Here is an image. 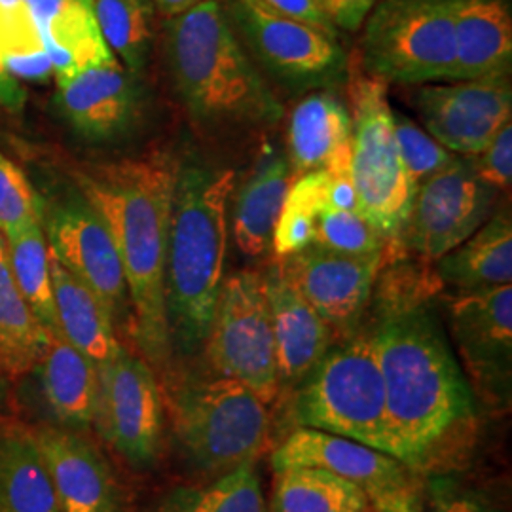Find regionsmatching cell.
Masks as SVG:
<instances>
[{
	"label": "cell",
	"instance_id": "cell-49",
	"mask_svg": "<svg viewBox=\"0 0 512 512\" xmlns=\"http://www.w3.org/2000/svg\"><path fill=\"white\" fill-rule=\"evenodd\" d=\"M368 512H376V511H374V509H372V507H370V509H368Z\"/></svg>",
	"mask_w": 512,
	"mask_h": 512
},
{
	"label": "cell",
	"instance_id": "cell-42",
	"mask_svg": "<svg viewBox=\"0 0 512 512\" xmlns=\"http://www.w3.org/2000/svg\"><path fill=\"white\" fill-rule=\"evenodd\" d=\"M329 177L327 202H329L330 209L359 213V198H357V190H355L353 177H351V169L329 171Z\"/></svg>",
	"mask_w": 512,
	"mask_h": 512
},
{
	"label": "cell",
	"instance_id": "cell-5",
	"mask_svg": "<svg viewBox=\"0 0 512 512\" xmlns=\"http://www.w3.org/2000/svg\"><path fill=\"white\" fill-rule=\"evenodd\" d=\"M164 404L175 437L203 475L255 463L270 439V412L238 380L213 374H165Z\"/></svg>",
	"mask_w": 512,
	"mask_h": 512
},
{
	"label": "cell",
	"instance_id": "cell-17",
	"mask_svg": "<svg viewBox=\"0 0 512 512\" xmlns=\"http://www.w3.org/2000/svg\"><path fill=\"white\" fill-rule=\"evenodd\" d=\"M54 99L61 118L93 143L126 137L141 116L139 82L116 57L57 80Z\"/></svg>",
	"mask_w": 512,
	"mask_h": 512
},
{
	"label": "cell",
	"instance_id": "cell-48",
	"mask_svg": "<svg viewBox=\"0 0 512 512\" xmlns=\"http://www.w3.org/2000/svg\"><path fill=\"white\" fill-rule=\"evenodd\" d=\"M33 2H35V0H25V4H27V6H29V4H33Z\"/></svg>",
	"mask_w": 512,
	"mask_h": 512
},
{
	"label": "cell",
	"instance_id": "cell-46",
	"mask_svg": "<svg viewBox=\"0 0 512 512\" xmlns=\"http://www.w3.org/2000/svg\"><path fill=\"white\" fill-rule=\"evenodd\" d=\"M0 6H2L6 12H19V10L27 8L25 0H0Z\"/></svg>",
	"mask_w": 512,
	"mask_h": 512
},
{
	"label": "cell",
	"instance_id": "cell-12",
	"mask_svg": "<svg viewBox=\"0 0 512 512\" xmlns=\"http://www.w3.org/2000/svg\"><path fill=\"white\" fill-rule=\"evenodd\" d=\"M99 376V414L95 429L133 469H152L164 446L165 404L154 368L131 351H122Z\"/></svg>",
	"mask_w": 512,
	"mask_h": 512
},
{
	"label": "cell",
	"instance_id": "cell-27",
	"mask_svg": "<svg viewBox=\"0 0 512 512\" xmlns=\"http://www.w3.org/2000/svg\"><path fill=\"white\" fill-rule=\"evenodd\" d=\"M50 266L55 317L61 336L88 357L95 368L107 365L124 348L109 313L99 298L52 253Z\"/></svg>",
	"mask_w": 512,
	"mask_h": 512
},
{
	"label": "cell",
	"instance_id": "cell-10",
	"mask_svg": "<svg viewBox=\"0 0 512 512\" xmlns=\"http://www.w3.org/2000/svg\"><path fill=\"white\" fill-rule=\"evenodd\" d=\"M222 6L251 59L281 86L300 93L348 82V54L338 37L277 16L255 0H226Z\"/></svg>",
	"mask_w": 512,
	"mask_h": 512
},
{
	"label": "cell",
	"instance_id": "cell-2",
	"mask_svg": "<svg viewBox=\"0 0 512 512\" xmlns=\"http://www.w3.org/2000/svg\"><path fill=\"white\" fill-rule=\"evenodd\" d=\"M177 167L164 152H150L84 165L74 175L122 258L137 348L148 365L164 374L173 357L165 311V255Z\"/></svg>",
	"mask_w": 512,
	"mask_h": 512
},
{
	"label": "cell",
	"instance_id": "cell-20",
	"mask_svg": "<svg viewBox=\"0 0 512 512\" xmlns=\"http://www.w3.org/2000/svg\"><path fill=\"white\" fill-rule=\"evenodd\" d=\"M266 300L274 332L275 361L281 403L302 384L327 355L336 334L304 296L281 275L275 260L264 272Z\"/></svg>",
	"mask_w": 512,
	"mask_h": 512
},
{
	"label": "cell",
	"instance_id": "cell-35",
	"mask_svg": "<svg viewBox=\"0 0 512 512\" xmlns=\"http://www.w3.org/2000/svg\"><path fill=\"white\" fill-rule=\"evenodd\" d=\"M313 243L330 251L346 255H384L387 249L382 232L361 215L353 211H338L327 207L315 219Z\"/></svg>",
	"mask_w": 512,
	"mask_h": 512
},
{
	"label": "cell",
	"instance_id": "cell-3",
	"mask_svg": "<svg viewBox=\"0 0 512 512\" xmlns=\"http://www.w3.org/2000/svg\"><path fill=\"white\" fill-rule=\"evenodd\" d=\"M234 169L177 167L165 255V311L171 348L194 355L213 323L230 236Z\"/></svg>",
	"mask_w": 512,
	"mask_h": 512
},
{
	"label": "cell",
	"instance_id": "cell-32",
	"mask_svg": "<svg viewBox=\"0 0 512 512\" xmlns=\"http://www.w3.org/2000/svg\"><path fill=\"white\" fill-rule=\"evenodd\" d=\"M8 256L19 291L48 334H61L55 317L50 247L42 217L8 236Z\"/></svg>",
	"mask_w": 512,
	"mask_h": 512
},
{
	"label": "cell",
	"instance_id": "cell-11",
	"mask_svg": "<svg viewBox=\"0 0 512 512\" xmlns=\"http://www.w3.org/2000/svg\"><path fill=\"white\" fill-rule=\"evenodd\" d=\"M497 194L476 175L467 156H458L416 188L399 241L401 251L437 262L492 217Z\"/></svg>",
	"mask_w": 512,
	"mask_h": 512
},
{
	"label": "cell",
	"instance_id": "cell-37",
	"mask_svg": "<svg viewBox=\"0 0 512 512\" xmlns=\"http://www.w3.org/2000/svg\"><path fill=\"white\" fill-rule=\"evenodd\" d=\"M42 213L44 203L23 171L0 152V234L8 238Z\"/></svg>",
	"mask_w": 512,
	"mask_h": 512
},
{
	"label": "cell",
	"instance_id": "cell-36",
	"mask_svg": "<svg viewBox=\"0 0 512 512\" xmlns=\"http://www.w3.org/2000/svg\"><path fill=\"white\" fill-rule=\"evenodd\" d=\"M393 126L404 169L414 188H418L423 181H427L429 177H433L458 158L454 152L442 147L435 137H431L421 128L420 124L395 110Z\"/></svg>",
	"mask_w": 512,
	"mask_h": 512
},
{
	"label": "cell",
	"instance_id": "cell-7",
	"mask_svg": "<svg viewBox=\"0 0 512 512\" xmlns=\"http://www.w3.org/2000/svg\"><path fill=\"white\" fill-rule=\"evenodd\" d=\"M351 99V177L359 213L387 241L384 262L404 255L399 247L416 188L410 181L395 137L387 84L355 63L348 71Z\"/></svg>",
	"mask_w": 512,
	"mask_h": 512
},
{
	"label": "cell",
	"instance_id": "cell-18",
	"mask_svg": "<svg viewBox=\"0 0 512 512\" xmlns=\"http://www.w3.org/2000/svg\"><path fill=\"white\" fill-rule=\"evenodd\" d=\"M275 473L291 467H315L357 484L372 501L414 482V473L389 454L357 440L311 427H294L272 452Z\"/></svg>",
	"mask_w": 512,
	"mask_h": 512
},
{
	"label": "cell",
	"instance_id": "cell-9",
	"mask_svg": "<svg viewBox=\"0 0 512 512\" xmlns=\"http://www.w3.org/2000/svg\"><path fill=\"white\" fill-rule=\"evenodd\" d=\"M203 355L213 374L247 385L266 406L277 403L274 332L260 272L224 277Z\"/></svg>",
	"mask_w": 512,
	"mask_h": 512
},
{
	"label": "cell",
	"instance_id": "cell-29",
	"mask_svg": "<svg viewBox=\"0 0 512 512\" xmlns=\"http://www.w3.org/2000/svg\"><path fill=\"white\" fill-rule=\"evenodd\" d=\"M48 344L27 300L12 274L8 241L0 234V374L4 380H19L33 372Z\"/></svg>",
	"mask_w": 512,
	"mask_h": 512
},
{
	"label": "cell",
	"instance_id": "cell-22",
	"mask_svg": "<svg viewBox=\"0 0 512 512\" xmlns=\"http://www.w3.org/2000/svg\"><path fill=\"white\" fill-rule=\"evenodd\" d=\"M456 71L454 80L511 78V0H450Z\"/></svg>",
	"mask_w": 512,
	"mask_h": 512
},
{
	"label": "cell",
	"instance_id": "cell-34",
	"mask_svg": "<svg viewBox=\"0 0 512 512\" xmlns=\"http://www.w3.org/2000/svg\"><path fill=\"white\" fill-rule=\"evenodd\" d=\"M329 181L327 169H317L294 179L275 224L274 258L291 255L313 243L315 219L329 207Z\"/></svg>",
	"mask_w": 512,
	"mask_h": 512
},
{
	"label": "cell",
	"instance_id": "cell-43",
	"mask_svg": "<svg viewBox=\"0 0 512 512\" xmlns=\"http://www.w3.org/2000/svg\"><path fill=\"white\" fill-rule=\"evenodd\" d=\"M376 512H427L425 499L416 482L370 503Z\"/></svg>",
	"mask_w": 512,
	"mask_h": 512
},
{
	"label": "cell",
	"instance_id": "cell-13",
	"mask_svg": "<svg viewBox=\"0 0 512 512\" xmlns=\"http://www.w3.org/2000/svg\"><path fill=\"white\" fill-rule=\"evenodd\" d=\"M42 224L50 253L92 291L116 325L128 321L129 298L122 258L101 215L80 190L44 205Z\"/></svg>",
	"mask_w": 512,
	"mask_h": 512
},
{
	"label": "cell",
	"instance_id": "cell-15",
	"mask_svg": "<svg viewBox=\"0 0 512 512\" xmlns=\"http://www.w3.org/2000/svg\"><path fill=\"white\" fill-rule=\"evenodd\" d=\"M448 323L478 395L511 404L512 285L458 293L448 302Z\"/></svg>",
	"mask_w": 512,
	"mask_h": 512
},
{
	"label": "cell",
	"instance_id": "cell-38",
	"mask_svg": "<svg viewBox=\"0 0 512 512\" xmlns=\"http://www.w3.org/2000/svg\"><path fill=\"white\" fill-rule=\"evenodd\" d=\"M425 507L429 512H495L486 495L448 475L429 478Z\"/></svg>",
	"mask_w": 512,
	"mask_h": 512
},
{
	"label": "cell",
	"instance_id": "cell-6",
	"mask_svg": "<svg viewBox=\"0 0 512 512\" xmlns=\"http://www.w3.org/2000/svg\"><path fill=\"white\" fill-rule=\"evenodd\" d=\"M283 401L294 427L327 431L393 456L384 376L370 330H357L334 344Z\"/></svg>",
	"mask_w": 512,
	"mask_h": 512
},
{
	"label": "cell",
	"instance_id": "cell-45",
	"mask_svg": "<svg viewBox=\"0 0 512 512\" xmlns=\"http://www.w3.org/2000/svg\"><path fill=\"white\" fill-rule=\"evenodd\" d=\"M200 2H203V0H154L156 10L164 16V19L175 18V16L183 14L186 10L194 8Z\"/></svg>",
	"mask_w": 512,
	"mask_h": 512
},
{
	"label": "cell",
	"instance_id": "cell-25",
	"mask_svg": "<svg viewBox=\"0 0 512 512\" xmlns=\"http://www.w3.org/2000/svg\"><path fill=\"white\" fill-rule=\"evenodd\" d=\"M351 147V112L332 90H315L294 105L287 122V160L296 177L329 167Z\"/></svg>",
	"mask_w": 512,
	"mask_h": 512
},
{
	"label": "cell",
	"instance_id": "cell-31",
	"mask_svg": "<svg viewBox=\"0 0 512 512\" xmlns=\"http://www.w3.org/2000/svg\"><path fill=\"white\" fill-rule=\"evenodd\" d=\"M93 12L110 52L139 78L147 71L156 38L154 0H93Z\"/></svg>",
	"mask_w": 512,
	"mask_h": 512
},
{
	"label": "cell",
	"instance_id": "cell-26",
	"mask_svg": "<svg viewBox=\"0 0 512 512\" xmlns=\"http://www.w3.org/2000/svg\"><path fill=\"white\" fill-rule=\"evenodd\" d=\"M440 283L475 293L512 283V219L501 207L475 234L433 262Z\"/></svg>",
	"mask_w": 512,
	"mask_h": 512
},
{
	"label": "cell",
	"instance_id": "cell-1",
	"mask_svg": "<svg viewBox=\"0 0 512 512\" xmlns=\"http://www.w3.org/2000/svg\"><path fill=\"white\" fill-rule=\"evenodd\" d=\"M385 384L393 456L439 471L475 429V395L431 302L374 313L368 325Z\"/></svg>",
	"mask_w": 512,
	"mask_h": 512
},
{
	"label": "cell",
	"instance_id": "cell-16",
	"mask_svg": "<svg viewBox=\"0 0 512 512\" xmlns=\"http://www.w3.org/2000/svg\"><path fill=\"white\" fill-rule=\"evenodd\" d=\"M423 129L454 154L475 156L512 122L511 78L423 84L412 93Z\"/></svg>",
	"mask_w": 512,
	"mask_h": 512
},
{
	"label": "cell",
	"instance_id": "cell-33",
	"mask_svg": "<svg viewBox=\"0 0 512 512\" xmlns=\"http://www.w3.org/2000/svg\"><path fill=\"white\" fill-rule=\"evenodd\" d=\"M154 512H268V505L255 461L207 486H181L167 492Z\"/></svg>",
	"mask_w": 512,
	"mask_h": 512
},
{
	"label": "cell",
	"instance_id": "cell-8",
	"mask_svg": "<svg viewBox=\"0 0 512 512\" xmlns=\"http://www.w3.org/2000/svg\"><path fill=\"white\" fill-rule=\"evenodd\" d=\"M355 63L385 84L423 86L454 80L456 37L450 0H378L363 23Z\"/></svg>",
	"mask_w": 512,
	"mask_h": 512
},
{
	"label": "cell",
	"instance_id": "cell-30",
	"mask_svg": "<svg viewBox=\"0 0 512 512\" xmlns=\"http://www.w3.org/2000/svg\"><path fill=\"white\" fill-rule=\"evenodd\" d=\"M365 492L342 476L315 467L277 471L268 512H368Z\"/></svg>",
	"mask_w": 512,
	"mask_h": 512
},
{
	"label": "cell",
	"instance_id": "cell-41",
	"mask_svg": "<svg viewBox=\"0 0 512 512\" xmlns=\"http://www.w3.org/2000/svg\"><path fill=\"white\" fill-rule=\"evenodd\" d=\"M336 29L355 33L363 27L378 0H317Z\"/></svg>",
	"mask_w": 512,
	"mask_h": 512
},
{
	"label": "cell",
	"instance_id": "cell-14",
	"mask_svg": "<svg viewBox=\"0 0 512 512\" xmlns=\"http://www.w3.org/2000/svg\"><path fill=\"white\" fill-rule=\"evenodd\" d=\"M281 275L317 311L340 340L363 329L384 255H346L317 243L274 258Z\"/></svg>",
	"mask_w": 512,
	"mask_h": 512
},
{
	"label": "cell",
	"instance_id": "cell-40",
	"mask_svg": "<svg viewBox=\"0 0 512 512\" xmlns=\"http://www.w3.org/2000/svg\"><path fill=\"white\" fill-rule=\"evenodd\" d=\"M255 2L277 16L302 21L323 33L338 37V29L330 23V19L325 16L317 0H255Z\"/></svg>",
	"mask_w": 512,
	"mask_h": 512
},
{
	"label": "cell",
	"instance_id": "cell-19",
	"mask_svg": "<svg viewBox=\"0 0 512 512\" xmlns=\"http://www.w3.org/2000/svg\"><path fill=\"white\" fill-rule=\"evenodd\" d=\"M63 512H122V488L101 450L84 433L54 425L33 429Z\"/></svg>",
	"mask_w": 512,
	"mask_h": 512
},
{
	"label": "cell",
	"instance_id": "cell-23",
	"mask_svg": "<svg viewBox=\"0 0 512 512\" xmlns=\"http://www.w3.org/2000/svg\"><path fill=\"white\" fill-rule=\"evenodd\" d=\"M296 173L283 150L266 147L238 188L232 230L239 251L249 258L272 253L275 224Z\"/></svg>",
	"mask_w": 512,
	"mask_h": 512
},
{
	"label": "cell",
	"instance_id": "cell-4",
	"mask_svg": "<svg viewBox=\"0 0 512 512\" xmlns=\"http://www.w3.org/2000/svg\"><path fill=\"white\" fill-rule=\"evenodd\" d=\"M164 55L184 107L205 128H270L283 118L220 0L165 19Z\"/></svg>",
	"mask_w": 512,
	"mask_h": 512
},
{
	"label": "cell",
	"instance_id": "cell-44",
	"mask_svg": "<svg viewBox=\"0 0 512 512\" xmlns=\"http://www.w3.org/2000/svg\"><path fill=\"white\" fill-rule=\"evenodd\" d=\"M27 92L21 86L16 76L6 71V67L0 61V109L18 114L25 107Z\"/></svg>",
	"mask_w": 512,
	"mask_h": 512
},
{
	"label": "cell",
	"instance_id": "cell-21",
	"mask_svg": "<svg viewBox=\"0 0 512 512\" xmlns=\"http://www.w3.org/2000/svg\"><path fill=\"white\" fill-rule=\"evenodd\" d=\"M48 425L86 433L99 414V376L88 357L61 334H48V344L33 368Z\"/></svg>",
	"mask_w": 512,
	"mask_h": 512
},
{
	"label": "cell",
	"instance_id": "cell-39",
	"mask_svg": "<svg viewBox=\"0 0 512 512\" xmlns=\"http://www.w3.org/2000/svg\"><path fill=\"white\" fill-rule=\"evenodd\" d=\"M467 158L484 183L497 192H509L512 184V122L499 129L486 148Z\"/></svg>",
	"mask_w": 512,
	"mask_h": 512
},
{
	"label": "cell",
	"instance_id": "cell-47",
	"mask_svg": "<svg viewBox=\"0 0 512 512\" xmlns=\"http://www.w3.org/2000/svg\"><path fill=\"white\" fill-rule=\"evenodd\" d=\"M6 399H8V391H6V380L2 378V374H0V412L4 410V406H6Z\"/></svg>",
	"mask_w": 512,
	"mask_h": 512
},
{
	"label": "cell",
	"instance_id": "cell-24",
	"mask_svg": "<svg viewBox=\"0 0 512 512\" xmlns=\"http://www.w3.org/2000/svg\"><path fill=\"white\" fill-rule=\"evenodd\" d=\"M27 8L37 23L55 82L114 59L99 31L93 0H35Z\"/></svg>",
	"mask_w": 512,
	"mask_h": 512
},
{
	"label": "cell",
	"instance_id": "cell-28",
	"mask_svg": "<svg viewBox=\"0 0 512 512\" xmlns=\"http://www.w3.org/2000/svg\"><path fill=\"white\" fill-rule=\"evenodd\" d=\"M0 512H63L33 429L0 421Z\"/></svg>",
	"mask_w": 512,
	"mask_h": 512
}]
</instances>
